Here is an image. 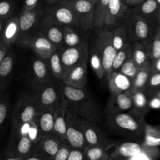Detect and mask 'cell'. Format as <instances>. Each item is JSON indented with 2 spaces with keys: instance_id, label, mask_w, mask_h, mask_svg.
Segmentation results:
<instances>
[{
  "instance_id": "6da1fadb",
  "label": "cell",
  "mask_w": 160,
  "mask_h": 160,
  "mask_svg": "<svg viewBox=\"0 0 160 160\" xmlns=\"http://www.w3.org/2000/svg\"><path fill=\"white\" fill-rule=\"evenodd\" d=\"M62 91L68 108L83 119L99 122L104 115L94 96L85 88H74L62 83Z\"/></svg>"
},
{
  "instance_id": "7a4b0ae2",
  "label": "cell",
  "mask_w": 160,
  "mask_h": 160,
  "mask_svg": "<svg viewBox=\"0 0 160 160\" xmlns=\"http://www.w3.org/2000/svg\"><path fill=\"white\" fill-rule=\"evenodd\" d=\"M105 123L112 132L142 144L145 138L146 123L144 117L131 112L105 115Z\"/></svg>"
},
{
  "instance_id": "3957f363",
  "label": "cell",
  "mask_w": 160,
  "mask_h": 160,
  "mask_svg": "<svg viewBox=\"0 0 160 160\" xmlns=\"http://www.w3.org/2000/svg\"><path fill=\"white\" fill-rule=\"evenodd\" d=\"M125 22L131 43L139 41L149 44L159 28L156 22L132 11Z\"/></svg>"
},
{
  "instance_id": "277c9868",
  "label": "cell",
  "mask_w": 160,
  "mask_h": 160,
  "mask_svg": "<svg viewBox=\"0 0 160 160\" xmlns=\"http://www.w3.org/2000/svg\"><path fill=\"white\" fill-rule=\"evenodd\" d=\"M29 92L40 110L48 108H56L64 99L62 84L58 85L52 82L33 85Z\"/></svg>"
},
{
  "instance_id": "5b68a950",
  "label": "cell",
  "mask_w": 160,
  "mask_h": 160,
  "mask_svg": "<svg viewBox=\"0 0 160 160\" xmlns=\"http://www.w3.org/2000/svg\"><path fill=\"white\" fill-rule=\"evenodd\" d=\"M39 110L30 92L22 95L12 112V130L16 131L24 124L32 121Z\"/></svg>"
},
{
  "instance_id": "8992f818",
  "label": "cell",
  "mask_w": 160,
  "mask_h": 160,
  "mask_svg": "<svg viewBox=\"0 0 160 160\" xmlns=\"http://www.w3.org/2000/svg\"><path fill=\"white\" fill-rule=\"evenodd\" d=\"M42 18L63 26L81 28L76 15L67 1L48 4Z\"/></svg>"
},
{
  "instance_id": "52a82bcc",
  "label": "cell",
  "mask_w": 160,
  "mask_h": 160,
  "mask_svg": "<svg viewBox=\"0 0 160 160\" xmlns=\"http://www.w3.org/2000/svg\"><path fill=\"white\" fill-rule=\"evenodd\" d=\"M99 29L94 41L102 55L104 78L108 79L111 74L117 50L112 43V30H108L105 28Z\"/></svg>"
},
{
  "instance_id": "ba28073f",
  "label": "cell",
  "mask_w": 160,
  "mask_h": 160,
  "mask_svg": "<svg viewBox=\"0 0 160 160\" xmlns=\"http://www.w3.org/2000/svg\"><path fill=\"white\" fill-rule=\"evenodd\" d=\"M82 118L68 108L66 114V140L67 143L74 148L84 149L87 146L82 131Z\"/></svg>"
},
{
  "instance_id": "9c48e42d",
  "label": "cell",
  "mask_w": 160,
  "mask_h": 160,
  "mask_svg": "<svg viewBox=\"0 0 160 160\" xmlns=\"http://www.w3.org/2000/svg\"><path fill=\"white\" fill-rule=\"evenodd\" d=\"M61 58L62 62L64 78L76 66L88 62L89 58V51L87 42L82 44L60 49Z\"/></svg>"
},
{
  "instance_id": "30bf717a",
  "label": "cell",
  "mask_w": 160,
  "mask_h": 160,
  "mask_svg": "<svg viewBox=\"0 0 160 160\" xmlns=\"http://www.w3.org/2000/svg\"><path fill=\"white\" fill-rule=\"evenodd\" d=\"M44 10L45 7L39 4L32 9L20 12V34L16 44L32 35L40 23Z\"/></svg>"
},
{
  "instance_id": "8fae6325",
  "label": "cell",
  "mask_w": 160,
  "mask_h": 160,
  "mask_svg": "<svg viewBox=\"0 0 160 160\" xmlns=\"http://www.w3.org/2000/svg\"><path fill=\"white\" fill-rule=\"evenodd\" d=\"M18 44L30 49L38 56L45 59L59 49L38 29L31 36L19 42Z\"/></svg>"
},
{
  "instance_id": "7c38bea8",
  "label": "cell",
  "mask_w": 160,
  "mask_h": 160,
  "mask_svg": "<svg viewBox=\"0 0 160 160\" xmlns=\"http://www.w3.org/2000/svg\"><path fill=\"white\" fill-rule=\"evenodd\" d=\"M131 9L123 0H111L106 9L103 28L114 29L126 20Z\"/></svg>"
},
{
  "instance_id": "4fadbf2b",
  "label": "cell",
  "mask_w": 160,
  "mask_h": 160,
  "mask_svg": "<svg viewBox=\"0 0 160 160\" xmlns=\"http://www.w3.org/2000/svg\"><path fill=\"white\" fill-rule=\"evenodd\" d=\"M61 144V141L54 134L44 136L34 144L31 154L39 160H53Z\"/></svg>"
},
{
  "instance_id": "5bb4252c",
  "label": "cell",
  "mask_w": 160,
  "mask_h": 160,
  "mask_svg": "<svg viewBox=\"0 0 160 160\" xmlns=\"http://www.w3.org/2000/svg\"><path fill=\"white\" fill-rule=\"evenodd\" d=\"M67 2L73 9L81 29L89 31L94 26L96 3L81 0H70Z\"/></svg>"
},
{
  "instance_id": "9a60e30c",
  "label": "cell",
  "mask_w": 160,
  "mask_h": 160,
  "mask_svg": "<svg viewBox=\"0 0 160 160\" xmlns=\"http://www.w3.org/2000/svg\"><path fill=\"white\" fill-rule=\"evenodd\" d=\"M82 128L88 146H101L107 149L112 146V142L96 124V122L82 119Z\"/></svg>"
},
{
  "instance_id": "2e32d148",
  "label": "cell",
  "mask_w": 160,
  "mask_h": 160,
  "mask_svg": "<svg viewBox=\"0 0 160 160\" xmlns=\"http://www.w3.org/2000/svg\"><path fill=\"white\" fill-rule=\"evenodd\" d=\"M132 107V94L129 91L118 93H111L103 111V114L105 116L127 111L129 112Z\"/></svg>"
},
{
  "instance_id": "e0dca14e",
  "label": "cell",
  "mask_w": 160,
  "mask_h": 160,
  "mask_svg": "<svg viewBox=\"0 0 160 160\" xmlns=\"http://www.w3.org/2000/svg\"><path fill=\"white\" fill-rule=\"evenodd\" d=\"M30 78L33 85L46 84L52 82V74L46 59L38 56L34 58L30 65Z\"/></svg>"
},
{
  "instance_id": "ac0fdd59",
  "label": "cell",
  "mask_w": 160,
  "mask_h": 160,
  "mask_svg": "<svg viewBox=\"0 0 160 160\" xmlns=\"http://www.w3.org/2000/svg\"><path fill=\"white\" fill-rule=\"evenodd\" d=\"M56 108H48L39 110L34 119L33 122L37 127L39 139L44 136L54 134Z\"/></svg>"
},
{
  "instance_id": "d6986e66",
  "label": "cell",
  "mask_w": 160,
  "mask_h": 160,
  "mask_svg": "<svg viewBox=\"0 0 160 160\" xmlns=\"http://www.w3.org/2000/svg\"><path fill=\"white\" fill-rule=\"evenodd\" d=\"M64 26L51 22L42 17L38 29L44 34L58 48L63 46Z\"/></svg>"
},
{
  "instance_id": "ffe728a7",
  "label": "cell",
  "mask_w": 160,
  "mask_h": 160,
  "mask_svg": "<svg viewBox=\"0 0 160 160\" xmlns=\"http://www.w3.org/2000/svg\"><path fill=\"white\" fill-rule=\"evenodd\" d=\"M15 62L16 54L11 48L8 54L0 62V94L5 92L10 84Z\"/></svg>"
},
{
  "instance_id": "44dd1931",
  "label": "cell",
  "mask_w": 160,
  "mask_h": 160,
  "mask_svg": "<svg viewBox=\"0 0 160 160\" xmlns=\"http://www.w3.org/2000/svg\"><path fill=\"white\" fill-rule=\"evenodd\" d=\"M68 106L64 99L55 108L54 134L57 136L62 142L67 143L66 140V114Z\"/></svg>"
},
{
  "instance_id": "7402d4cb",
  "label": "cell",
  "mask_w": 160,
  "mask_h": 160,
  "mask_svg": "<svg viewBox=\"0 0 160 160\" xmlns=\"http://www.w3.org/2000/svg\"><path fill=\"white\" fill-rule=\"evenodd\" d=\"M142 150V144L132 140L119 144L110 155L112 159H129L140 154Z\"/></svg>"
},
{
  "instance_id": "603a6c76",
  "label": "cell",
  "mask_w": 160,
  "mask_h": 160,
  "mask_svg": "<svg viewBox=\"0 0 160 160\" xmlns=\"http://www.w3.org/2000/svg\"><path fill=\"white\" fill-rule=\"evenodd\" d=\"M88 62H83L74 68L62 81V83L74 88H85L87 82Z\"/></svg>"
},
{
  "instance_id": "cb8c5ba5",
  "label": "cell",
  "mask_w": 160,
  "mask_h": 160,
  "mask_svg": "<svg viewBox=\"0 0 160 160\" xmlns=\"http://www.w3.org/2000/svg\"><path fill=\"white\" fill-rule=\"evenodd\" d=\"M16 139L9 148L20 159V160H26L33 150L34 142L27 135L18 133Z\"/></svg>"
},
{
  "instance_id": "d4e9b609",
  "label": "cell",
  "mask_w": 160,
  "mask_h": 160,
  "mask_svg": "<svg viewBox=\"0 0 160 160\" xmlns=\"http://www.w3.org/2000/svg\"><path fill=\"white\" fill-rule=\"evenodd\" d=\"M0 32V41L10 46L16 44L20 34L19 16H13L9 19Z\"/></svg>"
},
{
  "instance_id": "484cf974",
  "label": "cell",
  "mask_w": 160,
  "mask_h": 160,
  "mask_svg": "<svg viewBox=\"0 0 160 160\" xmlns=\"http://www.w3.org/2000/svg\"><path fill=\"white\" fill-rule=\"evenodd\" d=\"M107 79L108 89L111 93L129 91L132 86V79L119 71L111 72Z\"/></svg>"
},
{
  "instance_id": "4316f807",
  "label": "cell",
  "mask_w": 160,
  "mask_h": 160,
  "mask_svg": "<svg viewBox=\"0 0 160 160\" xmlns=\"http://www.w3.org/2000/svg\"><path fill=\"white\" fill-rule=\"evenodd\" d=\"M132 107L129 112L144 117L151 108L150 99L144 91H139L132 94Z\"/></svg>"
},
{
  "instance_id": "83f0119b",
  "label": "cell",
  "mask_w": 160,
  "mask_h": 160,
  "mask_svg": "<svg viewBox=\"0 0 160 160\" xmlns=\"http://www.w3.org/2000/svg\"><path fill=\"white\" fill-rule=\"evenodd\" d=\"M159 8L160 2L158 0H144L141 4L133 7L131 11L139 14L157 23L156 19Z\"/></svg>"
},
{
  "instance_id": "f1b7e54d",
  "label": "cell",
  "mask_w": 160,
  "mask_h": 160,
  "mask_svg": "<svg viewBox=\"0 0 160 160\" xmlns=\"http://www.w3.org/2000/svg\"><path fill=\"white\" fill-rule=\"evenodd\" d=\"M132 51V57L139 68L144 67L151 61L148 44L139 41L133 42Z\"/></svg>"
},
{
  "instance_id": "f546056e",
  "label": "cell",
  "mask_w": 160,
  "mask_h": 160,
  "mask_svg": "<svg viewBox=\"0 0 160 160\" xmlns=\"http://www.w3.org/2000/svg\"><path fill=\"white\" fill-rule=\"evenodd\" d=\"M152 71L151 66V61L144 67L139 69L138 72L132 81V86L130 89L131 94L139 91H144Z\"/></svg>"
},
{
  "instance_id": "4dcf8cb0",
  "label": "cell",
  "mask_w": 160,
  "mask_h": 160,
  "mask_svg": "<svg viewBox=\"0 0 160 160\" xmlns=\"http://www.w3.org/2000/svg\"><path fill=\"white\" fill-rule=\"evenodd\" d=\"M89 59L91 67L95 75L99 79H102L104 78L102 55L94 40L91 49Z\"/></svg>"
},
{
  "instance_id": "1f68e13d",
  "label": "cell",
  "mask_w": 160,
  "mask_h": 160,
  "mask_svg": "<svg viewBox=\"0 0 160 160\" xmlns=\"http://www.w3.org/2000/svg\"><path fill=\"white\" fill-rule=\"evenodd\" d=\"M85 42H87L86 38L76 31L74 27L64 26L62 48L76 46Z\"/></svg>"
},
{
  "instance_id": "d6a6232c",
  "label": "cell",
  "mask_w": 160,
  "mask_h": 160,
  "mask_svg": "<svg viewBox=\"0 0 160 160\" xmlns=\"http://www.w3.org/2000/svg\"><path fill=\"white\" fill-rule=\"evenodd\" d=\"M46 60L53 76L62 81L64 78V71L61 58L60 49L54 51Z\"/></svg>"
},
{
  "instance_id": "836d02e7",
  "label": "cell",
  "mask_w": 160,
  "mask_h": 160,
  "mask_svg": "<svg viewBox=\"0 0 160 160\" xmlns=\"http://www.w3.org/2000/svg\"><path fill=\"white\" fill-rule=\"evenodd\" d=\"M130 42L125 21L112 29V43L117 50H119L126 43Z\"/></svg>"
},
{
  "instance_id": "e575fe53",
  "label": "cell",
  "mask_w": 160,
  "mask_h": 160,
  "mask_svg": "<svg viewBox=\"0 0 160 160\" xmlns=\"http://www.w3.org/2000/svg\"><path fill=\"white\" fill-rule=\"evenodd\" d=\"M132 43H126L122 48L117 51L116 56L114 59L111 71H118L123 63L129 58L132 56Z\"/></svg>"
},
{
  "instance_id": "d590c367",
  "label": "cell",
  "mask_w": 160,
  "mask_h": 160,
  "mask_svg": "<svg viewBox=\"0 0 160 160\" xmlns=\"http://www.w3.org/2000/svg\"><path fill=\"white\" fill-rule=\"evenodd\" d=\"M86 159L89 160H112L110 154L108 153V149L101 146H88L84 149Z\"/></svg>"
},
{
  "instance_id": "8d00e7d4",
  "label": "cell",
  "mask_w": 160,
  "mask_h": 160,
  "mask_svg": "<svg viewBox=\"0 0 160 160\" xmlns=\"http://www.w3.org/2000/svg\"><path fill=\"white\" fill-rule=\"evenodd\" d=\"M111 0H98L95 5L94 27L98 29L104 28V22L108 6Z\"/></svg>"
},
{
  "instance_id": "74e56055",
  "label": "cell",
  "mask_w": 160,
  "mask_h": 160,
  "mask_svg": "<svg viewBox=\"0 0 160 160\" xmlns=\"http://www.w3.org/2000/svg\"><path fill=\"white\" fill-rule=\"evenodd\" d=\"M151 99L160 91V72H152L144 91Z\"/></svg>"
},
{
  "instance_id": "f35d334b",
  "label": "cell",
  "mask_w": 160,
  "mask_h": 160,
  "mask_svg": "<svg viewBox=\"0 0 160 160\" xmlns=\"http://www.w3.org/2000/svg\"><path fill=\"white\" fill-rule=\"evenodd\" d=\"M15 3L12 0H1L0 21L6 22L11 18L15 10Z\"/></svg>"
},
{
  "instance_id": "ab89813d",
  "label": "cell",
  "mask_w": 160,
  "mask_h": 160,
  "mask_svg": "<svg viewBox=\"0 0 160 160\" xmlns=\"http://www.w3.org/2000/svg\"><path fill=\"white\" fill-rule=\"evenodd\" d=\"M139 69L140 68L134 61L133 58L131 56L123 63L119 71L132 81L138 72Z\"/></svg>"
},
{
  "instance_id": "60d3db41",
  "label": "cell",
  "mask_w": 160,
  "mask_h": 160,
  "mask_svg": "<svg viewBox=\"0 0 160 160\" xmlns=\"http://www.w3.org/2000/svg\"><path fill=\"white\" fill-rule=\"evenodd\" d=\"M0 125L4 126L6 121L10 108L9 94L6 91L0 94Z\"/></svg>"
},
{
  "instance_id": "b9f144b4",
  "label": "cell",
  "mask_w": 160,
  "mask_h": 160,
  "mask_svg": "<svg viewBox=\"0 0 160 160\" xmlns=\"http://www.w3.org/2000/svg\"><path fill=\"white\" fill-rule=\"evenodd\" d=\"M151 60L160 57V28H159L155 36L148 44Z\"/></svg>"
},
{
  "instance_id": "7bdbcfd3",
  "label": "cell",
  "mask_w": 160,
  "mask_h": 160,
  "mask_svg": "<svg viewBox=\"0 0 160 160\" xmlns=\"http://www.w3.org/2000/svg\"><path fill=\"white\" fill-rule=\"evenodd\" d=\"M71 147L68 143L62 142L53 160H68Z\"/></svg>"
},
{
  "instance_id": "ee69618b",
  "label": "cell",
  "mask_w": 160,
  "mask_h": 160,
  "mask_svg": "<svg viewBox=\"0 0 160 160\" xmlns=\"http://www.w3.org/2000/svg\"><path fill=\"white\" fill-rule=\"evenodd\" d=\"M86 156L84 149L71 148L68 160H85Z\"/></svg>"
},
{
  "instance_id": "f6af8a7d",
  "label": "cell",
  "mask_w": 160,
  "mask_h": 160,
  "mask_svg": "<svg viewBox=\"0 0 160 160\" xmlns=\"http://www.w3.org/2000/svg\"><path fill=\"white\" fill-rule=\"evenodd\" d=\"M40 0H23L22 9L21 11H25L36 8L39 4Z\"/></svg>"
},
{
  "instance_id": "bcb514c9",
  "label": "cell",
  "mask_w": 160,
  "mask_h": 160,
  "mask_svg": "<svg viewBox=\"0 0 160 160\" xmlns=\"http://www.w3.org/2000/svg\"><path fill=\"white\" fill-rule=\"evenodd\" d=\"M11 46L0 41V62H1L5 56L8 54V52L11 49Z\"/></svg>"
},
{
  "instance_id": "7dc6e473",
  "label": "cell",
  "mask_w": 160,
  "mask_h": 160,
  "mask_svg": "<svg viewBox=\"0 0 160 160\" xmlns=\"http://www.w3.org/2000/svg\"><path fill=\"white\" fill-rule=\"evenodd\" d=\"M151 66L152 72H160V57L156 59L151 60Z\"/></svg>"
},
{
  "instance_id": "c3c4849f",
  "label": "cell",
  "mask_w": 160,
  "mask_h": 160,
  "mask_svg": "<svg viewBox=\"0 0 160 160\" xmlns=\"http://www.w3.org/2000/svg\"><path fill=\"white\" fill-rule=\"evenodd\" d=\"M125 3H126L129 6L134 7L141 2H142L144 0H123Z\"/></svg>"
},
{
  "instance_id": "681fc988",
  "label": "cell",
  "mask_w": 160,
  "mask_h": 160,
  "mask_svg": "<svg viewBox=\"0 0 160 160\" xmlns=\"http://www.w3.org/2000/svg\"><path fill=\"white\" fill-rule=\"evenodd\" d=\"M47 4H53L57 2H59L61 1H64L67 0H43Z\"/></svg>"
},
{
  "instance_id": "f907efd6",
  "label": "cell",
  "mask_w": 160,
  "mask_h": 160,
  "mask_svg": "<svg viewBox=\"0 0 160 160\" xmlns=\"http://www.w3.org/2000/svg\"><path fill=\"white\" fill-rule=\"evenodd\" d=\"M156 22H157V24H158V27L160 28V8H159V12H158V16H157Z\"/></svg>"
},
{
  "instance_id": "816d5d0a",
  "label": "cell",
  "mask_w": 160,
  "mask_h": 160,
  "mask_svg": "<svg viewBox=\"0 0 160 160\" xmlns=\"http://www.w3.org/2000/svg\"><path fill=\"white\" fill-rule=\"evenodd\" d=\"M67 1H70V0H67ZM81 1H90V2H95V3H96L98 1V0H81Z\"/></svg>"
},
{
  "instance_id": "f5cc1de1",
  "label": "cell",
  "mask_w": 160,
  "mask_h": 160,
  "mask_svg": "<svg viewBox=\"0 0 160 160\" xmlns=\"http://www.w3.org/2000/svg\"><path fill=\"white\" fill-rule=\"evenodd\" d=\"M155 97H156V98H158L159 99H160V91L156 94V96H155Z\"/></svg>"
}]
</instances>
